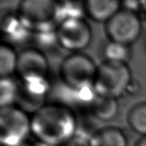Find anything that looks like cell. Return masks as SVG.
Returning <instances> with one entry per match:
<instances>
[{"label": "cell", "mask_w": 146, "mask_h": 146, "mask_svg": "<svg viewBox=\"0 0 146 146\" xmlns=\"http://www.w3.org/2000/svg\"><path fill=\"white\" fill-rule=\"evenodd\" d=\"M18 55L8 44L0 46V75L1 78H8L16 71Z\"/></svg>", "instance_id": "9a60e30c"}, {"label": "cell", "mask_w": 146, "mask_h": 146, "mask_svg": "<svg viewBox=\"0 0 146 146\" xmlns=\"http://www.w3.org/2000/svg\"><path fill=\"white\" fill-rule=\"evenodd\" d=\"M103 56L104 57V61L127 63L131 56V51L128 45L109 41L103 48Z\"/></svg>", "instance_id": "2e32d148"}, {"label": "cell", "mask_w": 146, "mask_h": 146, "mask_svg": "<svg viewBox=\"0 0 146 146\" xmlns=\"http://www.w3.org/2000/svg\"><path fill=\"white\" fill-rule=\"evenodd\" d=\"M48 68L47 58L39 49L27 48L18 54L16 72L21 81L46 79Z\"/></svg>", "instance_id": "ba28073f"}, {"label": "cell", "mask_w": 146, "mask_h": 146, "mask_svg": "<svg viewBox=\"0 0 146 146\" xmlns=\"http://www.w3.org/2000/svg\"><path fill=\"white\" fill-rule=\"evenodd\" d=\"M131 83V71L127 63L104 61L98 67L93 88L98 96L116 99L126 94Z\"/></svg>", "instance_id": "3957f363"}, {"label": "cell", "mask_w": 146, "mask_h": 146, "mask_svg": "<svg viewBox=\"0 0 146 146\" xmlns=\"http://www.w3.org/2000/svg\"><path fill=\"white\" fill-rule=\"evenodd\" d=\"M77 117L61 104H44L31 118L32 134L43 145H62L77 133Z\"/></svg>", "instance_id": "6da1fadb"}, {"label": "cell", "mask_w": 146, "mask_h": 146, "mask_svg": "<svg viewBox=\"0 0 146 146\" xmlns=\"http://www.w3.org/2000/svg\"><path fill=\"white\" fill-rule=\"evenodd\" d=\"M121 4L123 6L124 9L135 12L137 10L141 9V1H125L123 3H121Z\"/></svg>", "instance_id": "ffe728a7"}, {"label": "cell", "mask_w": 146, "mask_h": 146, "mask_svg": "<svg viewBox=\"0 0 146 146\" xmlns=\"http://www.w3.org/2000/svg\"><path fill=\"white\" fill-rule=\"evenodd\" d=\"M142 23L139 16L127 9H120L105 25L110 41L130 45L140 36Z\"/></svg>", "instance_id": "52a82bcc"}, {"label": "cell", "mask_w": 146, "mask_h": 146, "mask_svg": "<svg viewBox=\"0 0 146 146\" xmlns=\"http://www.w3.org/2000/svg\"><path fill=\"white\" fill-rule=\"evenodd\" d=\"M90 146H127L124 132L115 127H106L97 130L89 139Z\"/></svg>", "instance_id": "8fae6325"}, {"label": "cell", "mask_w": 146, "mask_h": 146, "mask_svg": "<svg viewBox=\"0 0 146 146\" xmlns=\"http://www.w3.org/2000/svg\"><path fill=\"white\" fill-rule=\"evenodd\" d=\"M32 133L31 119L26 112L13 105L0 111V142L3 146H21Z\"/></svg>", "instance_id": "5b68a950"}, {"label": "cell", "mask_w": 146, "mask_h": 146, "mask_svg": "<svg viewBox=\"0 0 146 146\" xmlns=\"http://www.w3.org/2000/svg\"><path fill=\"white\" fill-rule=\"evenodd\" d=\"M37 146H45V145H37Z\"/></svg>", "instance_id": "603a6c76"}, {"label": "cell", "mask_w": 146, "mask_h": 146, "mask_svg": "<svg viewBox=\"0 0 146 146\" xmlns=\"http://www.w3.org/2000/svg\"><path fill=\"white\" fill-rule=\"evenodd\" d=\"M16 15L31 33L55 31L62 21L59 2L50 0H24L19 2Z\"/></svg>", "instance_id": "7a4b0ae2"}, {"label": "cell", "mask_w": 146, "mask_h": 146, "mask_svg": "<svg viewBox=\"0 0 146 146\" xmlns=\"http://www.w3.org/2000/svg\"><path fill=\"white\" fill-rule=\"evenodd\" d=\"M134 146H146V136H142L135 144Z\"/></svg>", "instance_id": "44dd1931"}, {"label": "cell", "mask_w": 146, "mask_h": 146, "mask_svg": "<svg viewBox=\"0 0 146 146\" xmlns=\"http://www.w3.org/2000/svg\"><path fill=\"white\" fill-rule=\"evenodd\" d=\"M119 106L116 99L97 96L91 105V111L97 119L108 121L114 119L118 113Z\"/></svg>", "instance_id": "4fadbf2b"}, {"label": "cell", "mask_w": 146, "mask_h": 146, "mask_svg": "<svg viewBox=\"0 0 146 146\" xmlns=\"http://www.w3.org/2000/svg\"><path fill=\"white\" fill-rule=\"evenodd\" d=\"M20 82L16 100L25 110L36 112L44 105V99L50 91L47 78Z\"/></svg>", "instance_id": "9c48e42d"}, {"label": "cell", "mask_w": 146, "mask_h": 146, "mask_svg": "<svg viewBox=\"0 0 146 146\" xmlns=\"http://www.w3.org/2000/svg\"><path fill=\"white\" fill-rule=\"evenodd\" d=\"M127 123L134 133L146 136V102L136 104L129 110Z\"/></svg>", "instance_id": "5bb4252c"}, {"label": "cell", "mask_w": 146, "mask_h": 146, "mask_svg": "<svg viewBox=\"0 0 146 146\" xmlns=\"http://www.w3.org/2000/svg\"><path fill=\"white\" fill-rule=\"evenodd\" d=\"M98 66L88 56L77 52L66 56L59 68L62 84L74 91L93 87Z\"/></svg>", "instance_id": "277c9868"}, {"label": "cell", "mask_w": 146, "mask_h": 146, "mask_svg": "<svg viewBox=\"0 0 146 146\" xmlns=\"http://www.w3.org/2000/svg\"><path fill=\"white\" fill-rule=\"evenodd\" d=\"M141 9L146 16V1H141Z\"/></svg>", "instance_id": "7402d4cb"}, {"label": "cell", "mask_w": 146, "mask_h": 146, "mask_svg": "<svg viewBox=\"0 0 146 146\" xmlns=\"http://www.w3.org/2000/svg\"><path fill=\"white\" fill-rule=\"evenodd\" d=\"M57 44L73 53L86 49L92 38L90 25L82 17H73L62 20L56 30Z\"/></svg>", "instance_id": "8992f818"}, {"label": "cell", "mask_w": 146, "mask_h": 146, "mask_svg": "<svg viewBox=\"0 0 146 146\" xmlns=\"http://www.w3.org/2000/svg\"><path fill=\"white\" fill-rule=\"evenodd\" d=\"M2 33L8 40L14 43L25 41L31 33L21 24L16 14L7 15L4 19H2Z\"/></svg>", "instance_id": "7c38bea8"}, {"label": "cell", "mask_w": 146, "mask_h": 146, "mask_svg": "<svg viewBox=\"0 0 146 146\" xmlns=\"http://www.w3.org/2000/svg\"><path fill=\"white\" fill-rule=\"evenodd\" d=\"M60 146H90L89 139L76 133L71 139Z\"/></svg>", "instance_id": "d6986e66"}, {"label": "cell", "mask_w": 146, "mask_h": 146, "mask_svg": "<svg viewBox=\"0 0 146 146\" xmlns=\"http://www.w3.org/2000/svg\"><path fill=\"white\" fill-rule=\"evenodd\" d=\"M84 5L85 13L92 20L98 22H108L120 10L121 2L88 0L84 2Z\"/></svg>", "instance_id": "30bf717a"}, {"label": "cell", "mask_w": 146, "mask_h": 146, "mask_svg": "<svg viewBox=\"0 0 146 146\" xmlns=\"http://www.w3.org/2000/svg\"><path fill=\"white\" fill-rule=\"evenodd\" d=\"M18 85L10 78H1L0 81V104L1 108L11 106L16 100Z\"/></svg>", "instance_id": "e0dca14e"}, {"label": "cell", "mask_w": 146, "mask_h": 146, "mask_svg": "<svg viewBox=\"0 0 146 146\" xmlns=\"http://www.w3.org/2000/svg\"><path fill=\"white\" fill-rule=\"evenodd\" d=\"M62 21L67 18L82 17L85 13L84 3L80 2H59Z\"/></svg>", "instance_id": "ac0fdd59"}]
</instances>
